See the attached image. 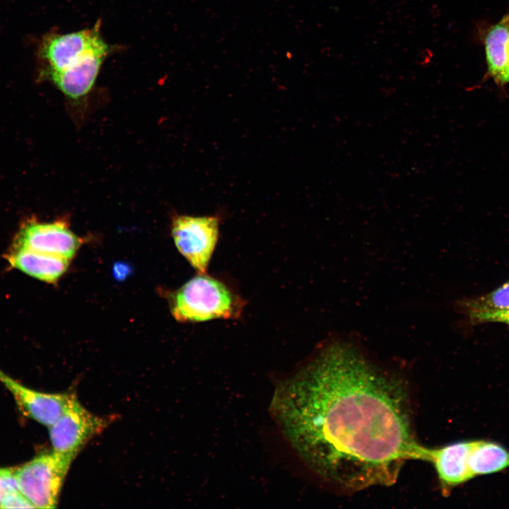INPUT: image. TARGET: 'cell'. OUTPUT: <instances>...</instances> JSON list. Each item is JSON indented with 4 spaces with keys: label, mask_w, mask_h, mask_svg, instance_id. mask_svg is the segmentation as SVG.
<instances>
[{
    "label": "cell",
    "mask_w": 509,
    "mask_h": 509,
    "mask_svg": "<svg viewBox=\"0 0 509 509\" xmlns=\"http://www.w3.org/2000/svg\"><path fill=\"white\" fill-rule=\"evenodd\" d=\"M74 457L52 450L13 467L19 491L35 508H54Z\"/></svg>",
    "instance_id": "obj_3"
},
{
    "label": "cell",
    "mask_w": 509,
    "mask_h": 509,
    "mask_svg": "<svg viewBox=\"0 0 509 509\" xmlns=\"http://www.w3.org/2000/svg\"><path fill=\"white\" fill-rule=\"evenodd\" d=\"M469 467L473 479L502 472L509 467V450L495 441L473 440Z\"/></svg>",
    "instance_id": "obj_13"
},
{
    "label": "cell",
    "mask_w": 509,
    "mask_h": 509,
    "mask_svg": "<svg viewBox=\"0 0 509 509\" xmlns=\"http://www.w3.org/2000/svg\"><path fill=\"white\" fill-rule=\"evenodd\" d=\"M170 312L181 322L237 320L245 301L226 281L198 273L170 296Z\"/></svg>",
    "instance_id": "obj_2"
},
{
    "label": "cell",
    "mask_w": 509,
    "mask_h": 509,
    "mask_svg": "<svg viewBox=\"0 0 509 509\" xmlns=\"http://www.w3.org/2000/svg\"><path fill=\"white\" fill-rule=\"evenodd\" d=\"M19 489L15 478L13 467H0V505L7 493Z\"/></svg>",
    "instance_id": "obj_17"
},
{
    "label": "cell",
    "mask_w": 509,
    "mask_h": 509,
    "mask_svg": "<svg viewBox=\"0 0 509 509\" xmlns=\"http://www.w3.org/2000/svg\"><path fill=\"white\" fill-rule=\"evenodd\" d=\"M0 382L12 394L24 415L48 428L62 416L75 397L73 393L52 394L34 390L1 369Z\"/></svg>",
    "instance_id": "obj_8"
},
{
    "label": "cell",
    "mask_w": 509,
    "mask_h": 509,
    "mask_svg": "<svg viewBox=\"0 0 509 509\" xmlns=\"http://www.w3.org/2000/svg\"><path fill=\"white\" fill-rule=\"evenodd\" d=\"M115 48L111 45L88 53L62 71L40 75L42 78L49 80L68 98L77 101L90 93L104 62L115 51Z\"/></svg>",
    "instance_id": "obj_10"
},
{
    "label": "cell",
    "mask_w": 509,
    "mask_h": 509,
    "mask_svg": "<svg viewBox=\"0 0 509 509\" xmlns=\"http://www.w3.org/2000/svg\"><path fill=\"white\" fill-rule=\"evenodd\" d=\"M473 440L454 442L438 447H423L421 460L435 468L441 493L447 496L452 489L472 479L469 455Z\"/></svg>",
    "instance_id": "obj_9"
},
{
    "label": "cell",
    "mask_w": 509,
    "mask_h": 509,
    "mask_svg": "<svg viewBox=\"0 0 509 509\" xmlns=\"http://www.w3.org/2000/svg\"><path fill=\"white\" fill-rule=\"evenodd\" d=\"M108 420L84 408L75 396L62 416L49 427L53 450L75 458L93 436L102 432Z\"/></svg>",
    "instance_id": "obj_6"
},
{
    "label": "cell",
    "mask_w": 509,
    "mask_h": 509,
    "mask_svg": "<svg viewBox=\"0 0 509 509\" xmlns=\"http://www.w3.org/2000/svg\"><path fill=\"white\" fill-rule=\"evenodd\" d=\"M5 258L12 267L48 283L57 282L66 271L69 261L15 246L6 253Z\"/></svg>",
    "instance_id": "obj_12"
},
{
    "label": "cell",
    "mask_w": 509,
    "mask_h": 509,
    "mask_svg": "<svg viewBox=\"0 0 509 509\" xmlns=\"http://www.w3.org/2000/svg\"><path fill=\"white\" fill-rule=\"evenodd\" d=\"M472 322H498L509 324V308L493 312H484L468 315Z\"/></svg>",
    "instance_id": "obj_15"
},
{
    "label": "cell",
    "mask_w": 509,
    "mask_h": 509,
    "mask_svg": "<svg viewBox=\"0 0 509 509\" xmlns=\"http://www.w3.org/2000/svg\"><path fill=\"white\" fill-rule=\"evenodd\" d=\"M221 216L176 215L171 234L179 252L198 273H206L219 237Z\"/></svg>",
    "instance_id": "obj_5"
},
{
    "label": "cell",
    "mask_w": 509,
    "mask_h": 509,
    "mask_svg": "<svg viewBox=\"0 0 509 509\" xmlns=\"http://www.w3.org/2000/svg\"><path fill=\"white\" fill-rule=\"evenodd\" d=\"M407 380L375 358L356 333L334 335L279 382L271 412L303 462L335 490L390 486L421 459Z\"/></svg>",
    "instance_id": "obj_1"
},
{
    "label": "cell",
    "mask_w": 509,
    "mask_h": 509,
    "mask_svg": "<svg viewBox=\"0 0 509 509\" xmlns=\"http://www.w3.org/2000/svg\"><path fill=\"white\" fill-rule=\"evenodd\" d=\"M487 71L485 78H491L500 87L509 83V12L483 34Z\"/></svg>",
    "instance_id": "obj_11"
},
{
    "label": "cell",
    "mask_w": 509,
    "mask_h": 509,
    "mask_svg": "<svg viewBox=\"0 0 509 509\" xmlns=\"http://www.w3.org/2000/svg\"><path fill=\"white\" fill-rule=\"evenodd\" d=\"M455 307L467 316L475 313L506 309L509 308V281L481 297L457 300Z\"/></svg>",
    "instance_id": "obj_14"
},
{
    "label": "cell",
    "mask_w": 509,
    "mask_h": 509,
    "mask_svg": "<svg viewBox=\"0 0 509 509\" xmlns=\"http://www.w3.org/2000/svg\"><path fill=\"white\" fill-rule=\"evenodd\" d=\"M81 243L64 221L44 223L31 218L21 226L12 246L70 260Z\"/></svg>",
    "instance_id": "obj_7"
},
{
    "label": "cell",
    "mask_w": 509,
    "mask_h": 509,
    "mask_svg": "<svg viewBox=\"0 0 509 509\" xmlns=\"http://www.w3.org/2000/svg\"><path fill=\"white\" fill-rule=\"evenodd\" d=\"M100 25L98 21L90 28L45 35L37 50L40 74L62 71L88 53L110 46L102 36Z\"/></svg>",
    "instance_id": "obj_4"
},
{
    "label": "cell",
    "mask_w": 509,
    "mask_h": 509,
    "mask_svg": "<svg viewBox=\"0 0 509 509\" xmlns=\"http://www.w3.org/2000/svg\"><path fill=\"white\" fill-rule=\"evenodd\" d=\"M35 508L33 504L19 491L7 493L3 498L0 508Z\"/></svg>",
    "instance_id": "obj_16"
},
{
    "label": "cell",
    "mask_w": 509,
    "mask_h": 509,
    "mask_svg": "<svg viewBox=\"0 0 509 509\" xmlns=\"http://www.w3.org/2000/svg\"><path fill=\"white\" fill-rule=\"evenodd\" d=\"M129 272V267L124 264L118 263L114 267V274L118 279H124Z\"/></svg>",
    "instance_id": "obj_18"
}]
</instances>
